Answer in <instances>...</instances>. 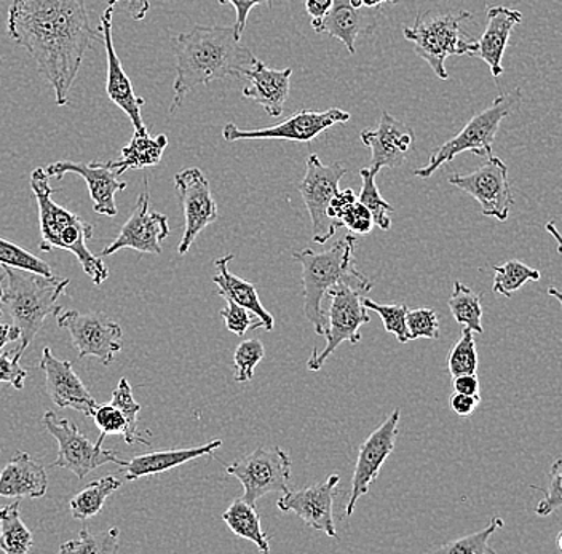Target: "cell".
I'll return each mask as SVG.
<instances>
[{
	"instance_id": "cell-1",
	"label": "cell",
	"mask_w": 562,
	"mask_h": 554,
	"mask_svg": "<svg viewBox=\"0 0 562 554\" xmlns=\"http://www.w3.org/2000/svg\"><path fill=\"white\" fill-rule=\"evenodd\" d=\"M87 0H12L7 33L34 59L55 91L56 104L68 106L69 91L83 58L101 33L91 27Z\"/></svg>"
},
{
	"instance_id": "cell-2",
	"label": "cell",
	"mask_w": 562,
	"mask_h": 554,
	"mask_svg": "<svg viewBox=\"0 0 562 554\" xmlns=\"http://www.w3.org/2000/svg\"><path fill=\"white\" fill-rule=\"evenodd\" d=\"M173 52L176 79L171 114L182 106V101L196 87L227 77L241 79L259 63L255 54L241 44L234 26H193L188 33L173 38Z\"/></svg>"
},
{
	"instance_id": "cell-3",
	"label": "cell",
	"mask_w": 562,
	"mask_h": 554,
	"mask_svg": "<svg viewBox=\"0 0 562 554\" xmlns=\"http://www.w3.org/2000/svg\"><path fill=\"white\" fill-rule=\"evenodd\" d=\"M44 168H35L31 173L33 191L38 208V227H41L42 251L65 250L72 252L90 276L94 286H101L109 279V270L101 258L88 250L87 241L93 238V226L82 217L74 215L53 200L55 191L50 188Z\"/></svg>"
},
{
	"instance_id": "cell-4",
	"label": "cell",
	"mask_w": 562,
	"mask_h": 554,
	"mask_svg": "<svg viewBox=\"0 0 562 554\" xmlns=\"http://www.w3.org/2000/svg\"><path fill=\"white\" fill-rule=\"evenodd\" d=\"M357 238L347 235L334 244L329 250L315 252L305 248L294 251V261L302 265V285H304V315L314 326L316 335H325L326 312L323 299L331 287L347 283L360 293L372 290V282L363 273L358 272L353 264Z\"/></svg>"
},
{
	"instance_id": "cell-5",
	"label": "cell",
	"mask_w": 562,
	"mask_h": 554,
	"mask_svg": "<svg viewBox=\"0 0 562 554\" xmlns=\"http://www.w3.org/2000/svg\"><path fill=\"white\" fill-rule=\"evenodd\" d=\"M2 285V304L9 308L12 325L20 331V347L15 350L23 357L24 350L33 343L45 320L61 310L59 297L66 293L69 280L38 275L26 270L5 268Z\"/></svg>"
},
{
	"instance_id": "cell-6",
	"label": "cell",
	"mask_w": 562,
	"mask_h": 554,
	"mask_svg": "<svg viewBox=\"0 0 562 554\" xmlns=\"http://www.w3.org/2000/svg\"><path fill=\"white\" fill-rule=\"evenodd\" d=\"M473 19L472 13L463 10L448 12L419 13L413 26L404 27L403 34L413 42L414 52L430 65L439 80L448 82L449 74L446 59L449 56H472L476 41L463 33V23Z\"/></svg>"
},
{
	"instance_id": "cell-7",
	"label": "cell",
	"mask_w": 562,
	"mask_h": 554,
	"mask_svg": "<svg viewBox=\"0 0 562 554\" xmlns=\"http://www.w3.org/2000/svg\"><path fill=\"white\" fill-rule=\"evenodd\" d=\"M521 103L522 94L518 89L495 98L490 108L474 115L454 138L449 139L431 154L427 167L416 168L414 177L422 179L434 177L441 165L449 163L462 152H472L484 159L491 157L492 146L502 122L521 106Z\"/></svg>"
},
{
	"instance_id": "cell-8",
	"label": "cell",
	"mask_w": 562,
	"mask_h": 554,
	"mask_svg": "<svg viewBox=\"0 0 562 554\" xmlns=\"http://www.w3.org/2000/svg\"><path fill=\"white\" fill-rule=\"evenodd\" d=\"M329 296V308L326 312L325 338L326 346L322 352L312 350L307 360L311 371H319L325 366L328 358L336 352L337 347L344 342L358 343L361 340V326L371 321L368 308L361 304L360 291L347 283H339L326 293Z\"/></svg>"
},
{
	"instance_id": "cell-9",
	"label": "cell",
	"mask_w": 562,
	"mask_h": 554,
	"mask_svg": "<svg viewBox=\"0 0 562 554\" xmlns=\"http://www.w3.org/2000/svg\"><path fill=\"white\" fill-rule=\"evenodd\" d=\"M42 423L58 443V459L53 466L69 470L77 479L86 478L88 473L105 464H115L121 468L126 464L119 457L117 451L103 448V441L91 443L69 419H56L55 414L47 411L42 417Z\"/></svg>"
},
{
	"instance_id": "cell-10",
	"label": "cell",
	"mask_w": 562,
	"mask_h": 554,
	"mask_svg": "<svg viewBox=\"0 0 562 554\" xmlns=\"http://www.w3.org/2000/svg\"><path fill=\"white\" fill-rule=\"evenodd\" d=\"M347 168L340 161L325 165L316 154L305 160V177L297 184L302 200L312 217V240L325 245L339 229V224L328 216L329 202L339 191L340 179L346 177Z\"/></svg>"
},
{
	"instance_id": "cell-11",
	"label": "cell",
	"mask_w": 562,
	"mask_h": 554,
	"mask_svg": "<svg viewBox=\"0 0 562 554\" xmlns=\"http://www.w3.org/2000/svg\"><path fill=\"white\" fill-rule=\"evenodd\" d=\"M290 454L277 446L272 449H256L251 454L238 459L227 466V475L234 476L244 486L241 499L248 504H258L259 499L270 493H286L291 479Z\"/></svg>"
},
{
	"instance_id": "cell-12",
	"label": "cell",
	"mask_w": 562,
	"mask_h": 554,
	"mask_svg": "<svg viewBox=\"0 0 562 554\" xmlns=\"http://www.w3.org/2000/svg\"><path fill=\"white\" fill-rule=\"evenodd\" d=\"M449 184L472 195L481 205L483 216L505 223L509 216L515 199H513L512 182L508 178V167L498 157H487L480 168L469 174H451Z\"/></svg>"
},
{
	"instance_id": "cell-13",
	"label": "cell",
	"mask_w": 562,
	"mask_h": 554,
	"mask_svg": "<svg viewBox=\"0 0 562 554\" xmlns=\"http://www.w3.org/2000/svg\"><path fill=\"white\" fill-rule=\"evenodd\" d=\"M59 328L66 329L80 358L94 357L108 366L115 353L122 352L123 332L117 323L101 312L80 314L79 310L56 314Z\"/></svg>"
},
{
	"instance_id": "cell-14",
	"label": "cell",
	"mask_w": 562,
	"mask_h": 554,
	"mask_svg": "<svg viewBox=\"0 0 562 554\" xmlns=\"http://www.w3.org/2000/svg\"><path fill=\"white\" fill-rule=\"evenodd\" d=\"M349 112L342 109L328 111H311L301 109L279 125L261 129H240L237 125L227 124L223 128V138L227 143L244 142V139H281V142L312 143L316 136L337 124H347Z\"/></svg>"
},
{
	"instance_id": "cell-15",
	"label": "cell",
	"mask_w": 562,
	"mask_h": 554,
	"mask_svg": "<svg viewBox=\"0 0 562 554\" xmlns=\"http://www.w3.org/2000/svg\"><path fill=\"white\" fill-rule=\"evenodd\" d=\"M175 188L184 212V234L178 255H188L200 234L216 223L217 205L211 194L210 181L200 168H184L175 174Z\"/></svg>"
},
{
	"instance_id": "cell-16",
	"label": "cell",
	"mask_w": 562,
	"mask_h": 554,
	"mask_svg": "<svg viewBox=\"0 0 562 554\" xmlns=\"http://www.w3.org/2000/svg\"><path fill=\"white\" fill-rule=\"evenodd\" d=\"M168 235H170L168 217L150 210L149 184H147V178H144L143 191L132 216L123 224L121 234L108 248H104L101 256L105 258L125 248L138 251L140 255H161L164 250L161 241Z\"/></svg>"
},
{
	"instance_id": "cell-17",
	"label": "cell",
	"mask_w": 562,
	"mask_h": 554,
	"mask_svg": "<svg viewBox=\"0 0 562 554\" xmlns=\"http://www.w3.org/2000/svg\"><path fill=\"white\" fill-rule=\"evenodd\" d=\"M400 417H402V411L396 408L390 414L389 419L378 430L372 431L367 441L361 444L353 478H351L350 500L346 508L347 517L353 515L358 500L367 496L371 484L379 478L382 466L395 449Z\"/></svg>"
},
{
	"instance_id": "cell-18",
	"label": "cell",
	"mask_w": 562,
	"mask_h": 554,
	"mask_svg": "<svg viewBox=\"0 0 562 554\" xmlns=\"http://www.w3.org/2000/svg\"><path fill=\"white\" fill-rule=\"evenodd\" d=\"M117 2L119 0H108V7H105L103 16H101L100 26H98L105 48V59H108L105 93L115 106L128 115L135 132H144L147 126L144 124L140 109L146 104V100L136 94L135 89H133L132 80L123 69L121 58H119L114 48V41H112V16H114L115 3Z\"/></svg>"
},
{
	"instance_id": "cell-19",
	"label": "cell",
	"mask_w": 562,
	"mask_h": 554,
	"mask_svg": "<svg viewBox=\"0 0 562 554\" xmlns=\"http://www.w3.org/2000/svg\"><path fill=\"white\" fill-rule=\"evenodd\" d=\"M44 170L48 178H56L59 181L68 173L79 174L86 179L90 199L93 200L94 212L109 217L117 216L115 195L117 192L125 191L128 188V182L122 181L117 171L109 168L108 163L61 160L48 165Z\"/></svg>"
},
{
	"instance_id": "cell-20",
	"label": "cell",
	"mask_w": 562,
	"mask_h": 554,
	"mask_svg": "<svg viewBox=\"0 0 562 554\" xmlns=\"http://www.w3.org/2000/svg\"><path fill=\"white\" fill-rule=\"evenodd\" d=\"M339 482V475H331L326 482L314 484L305 489H288L277 501V507L281 511H293L308 528L337 539L333 504L334 490Z\"/></svg>"
},
{
	"instance_id": "cell-21",
	"label": "cell",
	"mask_w": 562,
	"mask_h": 554,
	"mask_svg": "<svg viewBox=\"0 0 562 554\" xmlns=\"http://www.w3.org/2000/svg\"><path fill=\"white\" fill-rule=\"evenodd\" d=\"M45 376V388L48 398L58 408H70L74 411L91 417L98 403L74 371L72 363L53 355L50 347H45L38 363Z\"/></svg>"
},
{
	"instance_id": "cell-22",
	"label": "cell",
	"mask_w": 562,
	"mask_h": 554,
	"mask_svg": "<svg viewBox=\"0 0 562 554\" xmlns=\"http://www.w3.org/2000/svg\"><path fill=\"white\" fill-rule=\"evenodd\" d=\"M361 143L371 149V167L398 168L409 156L414 146V129L396 121L384 112L375 128H364L360 133Z\"/></svg>"
},
{
	"instance_id": "cell-23",
	"label": "cell",
	"mask_w": 562,
	"mask_h": 554,
	"mask_svg": "<svg viewBox=\"0 0 562 554\" xmlns=\"http://www.w3.org/2000/svg\"><path fill=\"white\" fill-rule=\"evenodd\" d=\"M521 21L522 13L519 10L505 5H494L487 9V27L480 41H476V48L472 56L486 63L495 79L504 74L502 59H504L505 50L508 47V38Z\"/></svg>"
},
{
	"instance_id": "cell-24",
	"label": "cell",
	"mask_w": 562,
	"mask_h": 554,
	"mask_svg": "<svg viewBox=\"0 0 562 554\" xmlns=\"http://www.w3.org/2000/svg\"><path fill=\"white\" fill-rule=\"evenodd\" d=\"M291 76H293V69H270L259 61L251 71L246 74L249 86L245 87L241 94L246 100L261 104L270 117L279 118L290 97Z\"/></svg>"
},
{
	"instance_id": "cell-25",
	"label": "cell",
	"mask_w": 562,
	"mask_h": 554,
	"mask_svg": "<svg viewBox=\"0 0 562 554\" xmlns=\"http://www.w3.org/2000/svg\"><path fill=\"white\" fill-rule=\"evenodd\" d=\"M47 489V470L27 452H16L0 473V497L42 499Z\"/></svg>"
},
{
	"instance_id": "cell-26",
	"label": "cell",
	"mask_w": 562,
	"mask_h": 554,
	"mask_svg": "<svg viewBox=\"0 0 562 554\" xmlns=\"http://www.w3.org/2000/svg\"><path fill=\"white\" fill-rule=\"evenodd\" d=\"M223 446V441L213 440L203 446L171 449V451H157L149 452V454L138 455L123 465L125 470L126 482H135V479L144 478V476H156L158 473L168 472V470L176 468L188 464V462L195 461V459L203 457V455H213L214 452Z\"/></svg>"
},
{
	"instance_id": "cell-27",
	"label": "cell",
	"mask_w": 562,
	"mask_h": 554,
	"mask_svg": "<svg viewBox=\"0 0 562 554\" xmlns=\"http://www.w3.org/2000/svg\"><path fill=\"white\" fill-rule=\"evenodd\" d=\"M232 259H234V255H226L214 261L217 275L213 276V282L217 285V294L223 296L224 299H232L234 303L241 305V307L248 308L261 321V326L266 331H272L276 328V320H273L270 312L263 307L256 286L240 279V276L234 275L228 270V262Z\"/></svg>"
},
{
	"instance_id": "cell-28",
	"label": "cell",
	"mask_w": 562,
	"mask_h": 554,
	"mask_svg": "<svg viewBox=\"0 0 562 554\" xmlns=\"http://www.w3.org/2000/svg\"><path fill=\"white\" fill-rule=\"evenodd\" d=\"M168 138L165 135H158L153 138L149 129L135 132L133 138L126 146H123L121 156L117 160L105 161L109 168L117 171L119 177L130 170H144V168L156 167L164 159L167 150Z\"/></svg>"
},
{
	"instance_id": "cell-29",
	"label": "cell",
	"mask_w": 562,
	"mask_h": 554,
	"mask_svg": "<svg viewBox=\"0 0 562 554\" xmlns=\"http://www.w3.org/2000/svg\"><path fill=\"white\" fill-rule=\"evenodd\" d=\"M361 9L350 0H333L331 9L322 19L312 21L315 33L339 38L350 55L357 52V38L361 31Z\"/></svg>"
},
{
	"instance_id": "cell-30",
	"label": "cell",
	"mask_w": 562,
	"mask_h": 554,
	"mask_svg": "<svg viewBox=\"0 0 562 554\" xmlns=\"http://www.w3.org/2000/svg\"><path fill=\"white\" fill-rule=\"evenodd\" d=\"M223 521L235 535L255 543L259 552L270 553V539L263 532L261 517H259L255 505L248 504L244 499H235L224 511Z\"/></svg>"
},
{
	"instance_id": "cell-31",
	"label": "cell",
	"mask_w": 562,
	"mask_h": 554,
	"mask_svg": "<svg viewBox=\"0 0 562 554\" xmlns=\"http://www.w3.org/2000/svg\"><path fill=\"white\" fill-rule=\"evenodd\" d=\"M20 499L0 508V550L7 554H27L34 536L20 515Z\"/></svg>"
},
{
	"instance_id": "cell-32",
	"label": "cell",
	"mask_w": 562,
	"mask_h": 554,
	"mask_svg": "<svg viewBox=\"0 0 562 554\" xmlns=\"http://www.w3.org/2000/svg\"><path fill=\"white\" fill-rule=\"evenodd\" d=\"M122 486V482L115 476L91 482L70 500V513L77 521L86 522L87 519L97 517L103 510L105 500Z\"/></svg>"
},
{
	"instance_id": "cell-33",
	"label": "cell",
	"mask_w": 562,
	"mask_h": 554,
	"mask_svg": "<svg viewBox=\"0 0 562 554\" xmlns=\"http://www.w3.org/2000/svg\"><path fill=\"white\" fill-rule=\"evenodd\" d=\"M483 294H476L463 283L454 282V291L448 299V307L459 325L467 326L476 335H483Z\"/></svg>"
},
{
	"instance_id": "cell-34",
	"label": "cell",
	"mask_w": 562,
	"mask_h": 554,
	"mask_svg": "<svg viewBox=\"0 0 562 554\" xmlns=\"http://www.w3.org/2000/svg\"><path fill=\"white\" fill-rule=\"evenodd\" d=\"M378 173V168H361L360 177L361 181H363V188H361L360 197L357 199L361 205L367 206L372 215V219H374L375 226L381 227L382 230H389L390 226H392L390 213L395 212V210L379 192L378 184H375Z\"/></svg>"
},
{
	"instance_id": "cell-35",
	"label": "cell",
	"mask_w": 562,
	"mask_h": 554,
	"mask_svg": "<svg viewBox=\"0 0 562 554\" xmlns=\"http://www.w3.org/2000/svg\"><path fill=\"white\" fill-rule=\"evenodd\" d=\"M494 290L495 294L512 299L516 291L521 290L527 282H539L540 272L537 269L529 268L525 262L513 259L505 265H494Z\"/></svg>"
},
{
	"instance_id": "cell-36",
	"label": "cell",
	"mask_w": 562,
	"mask_h": 554,
	"mask_svg": "<svg viewBox=\"0 0 562 554\" xmlns=\"http://www.w3.org/2000/svg\"><path fill=\"white\" fill-rule=\"evenodd\" d=\"M117 528L109 529L100 535H91L86 525L80 531L79 539L70 540L59 546V553L63 554H87V553H104L115 554L121 552V543H119Z\"/></svg>"
},
{
	"instance_id": "cell-37",
	"label": "cell",
	"mask_w": 562,
	"mask_h": 554,
	"mask_svg": "<svg viewBox=\"0 0 562 554\" xmlns=\"http://www.w3.org/2000/svg\"><path fill=\"white\" fill-rule=\"evenodd\" d=\"M111 405L117 408L125 417L126 426H128V434H126L125 443L144 444L150 446V441L146 440L144 434H138V414L140 411L139 403H136L133 396L132 387H130L126 378H121L117 388L112 394Z\"/></svg>"
},
{
	"instance_id": "cell-38",
	"label": "cell",
	"mask_w": 562,
	"mask_h": 554,
	"mask_svg": "<svg viewBox=\"0 0 562 554\" xmlns=\"http://www.w3.org/2000/svg\"><path fill=\"white\" fill-rule=\"evenodd\" d=\"M504 528L502 518L492 517L490 525L486 529H481L480 532H474L462 539L452 540V542L445 543L435 550V553L446 554H494V549L490 546V539L495 531Z\"/></svg>"
},
{
	"instance_id": "cell-39",
	"label": "cell",
	"mask_w": 562,
	"mask_h": 554,
	"mask_svg": "<svg viewBox=\"0 0 562 554\" xmlns=\"http://www.w3.org/2000/svg\"><path fill=\"white\" fill-rule=\"evenodd\" d=\"M473 335L472 329L463 326L462 336L449 352L448 371L452 377L460 376V374H476L477 352Z\"/></svg>"
},
{
	"instance_id": "cell-40",
	"label": "cell",
	"mask_w": 562,
	"mask_h": 554,
	"mask_svg": "<svg viewBox=\"0 0 562 554\" xmlns=\"http://www.w3.org/2000/svg\"><path fill=\"white\" fill-rule=\"evenodd\" d=\"M0 265L5 268L26 270L38 275L53 276V270L44 259L37 258L33 252L24 250L20 245L0 238Z\"/></svg>"
},
{
	"instance_id": "cell-41",
	"label": "cell",
	"mask_w": 562,
	"mask_h": 554,
	"mask_svg": "<svg viewBox=\"0 0 562 554\" xmlns=\"http://www.w3.org/2000/svg\"><path fill=\"white\" fill-rule=\"evenodd\" d=\"M361 304L368 308V310L375 312L384 323L386 332H392L396 336V339L402 343L409 342V335H407L406 326V314L407 307L404 304H379L375 301L368 299V297H361Z\"/></svg>"
},
{
	"instance_id": "cell-42",
	"label": "cell",
	"mask_w": 562,
	"mask_h": 554,
	"mask_svg": "<svg viewBox=\"0 0 562 554\" xmlns=\"http://www.w3.org/2000/svg\"><path fill=\"white\" fill-rule=\"evenodd\" d=\"M266 355V347L259 339H246L235 349V381L249 382L255 377L256 368Z\"/></svg>"
},
{
	"instance_id": "cell-43",
	"label": "cell",
	"mask_w": 562,
	"mask_h": 554,
	"mask_svg": "<svg viewBox=\"0 0 562 554\" xmlns=\"http://www.w3.org/2000/svg\"><path fill=\"white\" fill-rule=\"evenodd\" d=\"M406 326L409 340L439 338V318L434 308L407 310Z\"/></svg>"
},
{
	"instance_id": "cell-44",
	"label": "cell",
	"mask_w": 562,
	"mask_h": 554,
	"mask_svg": "<svg viewBox=\"0 0 562 554\" xmlns=\"http://www.w3.org/2000/svg\"><path fill=\"white\" fill-rule=\"evenodd\" d=\"M94 426L100 429V441L105 440V437L109 434H121L123 440H125L126 434H128V426H126L125 417L122 416V412L119 411L117 408L109 403V405L97 406L93 414Z\"/></svg>"
},
{
	"instance_id": "cell-45",
	"label": "cell",
	"mask_w": 562,
	"mask_h": 554,
	"mask_svg": "<svg viewBox=\"0 0 562 554\" xmlns=\"http://www.w3.org/2000/svg\"><path fill=\"white\" fill-rule=\"evenodd\" d=\"M226 301L227 307L221 310V317H223L224 323H226L228 331L244 338L246 331H249V329L262 328L261 321H259L248 308L241 307V305L234 303L232 299Z\"/></svg>"
},
{
	"instance_id": "cell-46",
	"label": "cell",
	"mask_w": 562,
	"mask_h": 554,
	"mask_svg": "<svg viewBox=\"0 0 562 554\" xmlns=\"http://www.w3.org/2000/svg\"><path fill=\"white\" fill-rule=\"evenodd\" d=\"M562 461L558 459L554 462L553 466H551V482L550 486H548L547 490H542L543 499L539 501V505L536 507V513L539 517H550L554 511L560 510L562 505ZM537 489V487H536Z\"/></svg>"
},
{
	"instance_id": "cell-47",
	"label": "cell",
	"mask_w": 562,
	"mask_h": 554,
	"mask_svg": "<svg viewBox=\"0 0 562 554\" xmlns=\"http://www.w3.org/2000/svg\"><path fill=\"white\" fill-rule=\"evenodd\" d=\"M21 357L16 352L0 353V382L12 385L21 391L26 382L27 371L20 364Z\"/></svg>"
},
{
	"instance_id": "cell-48",
	"label": "cell",
	"mask_w": 562,
	"mask_h": 554,
	"mask_svg": "<svg viewBox=\"0 0 562 554\" xmlns=\"http://www.w3.org/2000/svg\"><path fill=\"white\" fill-rule=\"evenodd\" d=\"M340 226H346L353 235H368L374 227V219L367 206L361 205L360 202H355L353 205L344 213L340 219Z\"/></svg>"
},
{
	"instance_id": "cell-49",
	"label": "cell",
	"mask_w": 562,
	"mask_h": 554,
	"mask_svg": "<svg viewBox=\"0 0 562 554\" xmlns=\"http://www.w3.org/2000/svg\"><path fill=\"white\" fill-rule=\"evenodd\" d=\"M221 5H232L237 12V21H235V34L241 38L246 27V21H248L249 12L258 5H272L273 0H217Z\"/></svg>"
},
{
	"instance_id": "cell-50",
	"label": "cell",
	"mask_w": 562,
	"mask_h": 554,
	"mask_svg": "<svg viewBox=\"0 0 562 554\" xmlns=\"http://www.w3.org/2000/svg\"><path fill=\"white\" fill-rule=\"evenodd\" d=\"M357 197L358 195L355 194L351 189H346V191H340L339 189L337 194L331 199V202H329L328 216L331 217L333 221H336L339 227H342L340 226V219H342L344 213L357 202Z\"/></svg>"
},
{
	"instance_id": "cell-51",
	"label": "cell",
	"mask_w": 562,
	"mask_h": 554,
	"mask_svg": "<svg viewBox=\"0 0 562 554\" xmlns=\"http://www.w3.org/2000/svg\"><path fill=\"white\" fill-rule=\"evenodd\" d=\"M480 403V395L454 394L451 398V408L452 411L457 414V416L469 417L472 416L474 411H476Z\"/></svg>"
},
{
	"instance_id": "cell-52",
	"label": "cell",
	"mask_w": 562,
	"mask_h": 554,
	"mask_svg": "<svg viewBox=\"0 0 562 554\" xmlns=\"http://www.w3.org/2000/svg\"><path fill=\"white\" fill-rule=\"evenodd\" d=\"M456 394L480 395V378L476 374H460L454 377Z\"/></svg>"
},
{
	"instance_id": "cell-53",
	"label": "cell",
	"mask_w": 562,
	"mask_h": 554,
	"mask_svg": "<svg viewBox=\"0 0 562 554\" xmlns=\"http://www.w3.org/2000/svg\"><path fill=\"white\" fill-rule=\"evenodd\" d=\"M333 0H305V12L311 15L312 21L322 19L329 9Z\"/></svg>"
},
{
	"instance_id": "cell-54",
	"label": "cell",
	"mask_w": 562,
	"mask_h": 554,
	"mask_svg": "<svg viewBox=\"0 0 562 554\" xmlns=\"http://www.w3.org/2000/svg\"><path fill=\"white\" fill-rule=\"evenodd\" d=\"M126 2H128V12L133 20L146 19L150 10V0H126Z\"/></svg>"
},
{
	"instance_id": "cell-55",
	"label": "cell",
	"mask_w": 562,
	"mask_h": 554,
	"mask_svg": "<svg viewBox=\"0 0 562 554\" xmlns=\"http://www.w3.org/2000/svg\"><path fill=\"white\" fill-rule=\"evenodd\" d=\"M20 340V331L13 325H7V323H0V350L10 342H16Z\"/></svg>"
},
{
	"instance_id": "cell-56",
	"label": "cell",
	"mask_w": 562,
	"mask_h": 554,
	"mask_svg": "<svg viewBox=\"0 0 562 554\" xmlns=\"http://www.w3.org/2000/svg\"><path fill=\"white\" fill-rule=\"evenodd\" d=\"M360 3L363 9H379L386 3V0H360Z\"/></svg>"
},
{
	"instance_id": "cell-57",
	"label": "cell",
	"mask_w": 562,
	"mask_h": 554,
	"mask_svg": "<svg viewBox=\"0 0 562 554\" xmlns=\"http://www.w3.org/2000/svg\"><path fill=\"white\" fill-rule=\"evenodd\" d=\"M0 318H2V283H0Z\"/></svg>"
},
{
	"instance_id": "cell-58",
	"label": "cell",
	"mask_w": 562,
	"mask_h": 554,
	"mask_svg": "<svg viewBox=\"0 0 562 554\" xmlns=\"http://www.w3.org/2000/svg\"><path fill=\"white\" fill-rule=\"evenodd\" d=\"M557 540H558V542H557L558 543V550H560V552H562L561 532H560V534H558V539Z\"/></svg>"
},
{
	"instance_id": "cell-59",
	"label": "cell",
	"mask_w": 562,
	"mask_h": 554,
	"mask_svg": "<svg viewBox=\"0 0 562 554\" xmlns=\"http://www.w3.org/2000/svg\"><path fill=\"white\" fill-rule=\"evenodd\" d=\"M398 2V0H386V3H395Z\"/></svg>"
}]
</instances>
